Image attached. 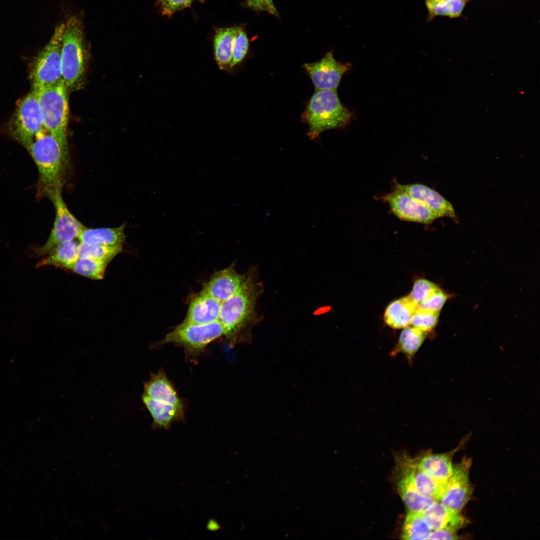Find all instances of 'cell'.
I'll return each instance as SVG.
<instances>
[{
    "instance_id": "8d00e7d4",
    "label": "cell",
    "mask_w": 540,
    "mask_h": 540,
    "mask_svg": "<svg viewBox=\"0 0 540 540\" xmlns=\"http://www.w3.org/2000/svg\"><path fill=\"white\" fill-rule=\"evenodd\" d=\"M460 538L456 532L446 529H438L432 532L428 540H456Z\"/></svg>"
},
{
    "instance_id": "e0dca14e",
    "label": "cell",
    "mask_w": 540,
    "mask_h": 540,
    "mask_svg": "<svg viewBox=\"0 0 540 540\" xmlns=\"http://www.w3.org/2000/svg\"><path fill=\"white\" fill-rule=\"evenodd\" d=\"M422 516L432 530L446 529L456 532L466 523L460 512L436 501L422 513Z\"/></svg>"
},
{
    "instance_id": "cb8c5ba5",
    "label": "cell",
    "mask_w": 540,
    "mask_h": 540,
    "mask_svg": "<svg viewBox=\"0 0 540 540\" xmlns=\"http://www.w3.org/2000/svg\"><path fill=\"white\" fill-rule=\"evenodd\" d=\"M78 244L74 240L58 246L38 262L36 267L54 266L71 270L78 258Z\"/></svg>"
},
{
    "instance_id": "44dd1931",
    "label": "cell",
    "mask_w": 540,
    "mask_h": 540,
    "mask_svg": "<svg viewBox=\"0 0 540 540\" xmlns=\"http://www.w3.org/2000/svg\"><path fill=\"white\" fill-rule=\"evenodd\" d=\"M418 305L408 296L392 302L384 314V321L390 328L400 329L410 324L412 316Z\"/></svg>"
},
{
    "instance_id": "f35d334b",
    "label": "cell",
    "mask_w": 540,
    "mask_h": 540,
    "mask_svg": "<svg viewBox=\"0 0 540 540\" xmlns=\"http://www.w3.org/2000/svg\"><path fill=\"white\" fill-rule=\"evenodd\" d=\"M432 0V1H435V2H438V1H442V0Z\"/></svg>"
},
{
    "instance_id": "83f0119b",
    "label": "cell",
    "mask_w": 540,
    "mask_h": 540,
    "mask_svg": "<svg viewBox=\"0 0 540 540\" xmlns=\"http://www.w3.org/2000/svg\"><path fill=\"white\" fill-rule=\"evenodd\" d=\"M122 251V245H88L80 243L78 257L92 258L108 264Z\"/></svg>"
},
{
    "instance_id": "d4e9b609",
    "label": "cell",
    "mask_w": 540,
    "mask_h": 540,
    "mask_svg": "<svg viewBox=\"0 0 540 540\" xmlns=\"http://www.w3.org/2000/svg\"><path fill=\"white\" fill-rule=\"evenodd\" d=\"M398 489L410 512L422 513L436 502L434 498L418 492L410 480L404 476H402L398 483Z\"/></svg>"
},
{
    "instance_id": "e575fe53",
    "label": "cell",
    "mask_w": 540,
    "mask_h": 540,
    "mask_svg": "<svg viewBox=\"0 0 540 540\" xmlns=\"http://www.w3.org/2000/svg\"><path fill=\"white\" fill-rule=\"evenodd\" d=\"M163 15L171 16L190 6L193 0H158Z\"/></svg>"
},
{
    "instance_id": "7a4b0ae2",
    "label": "cell",
    "mask_w": 540,
    "mask_h": 540,
    "mask_svg": "<svg viewBox=\"0 0 540 540\" xmlns=\"http://www.w3.org/2000/svg\"><path fill=\"white\" fill-rule=\"evenodd\" d=\"M25 148L38 168V196L49 198L56 191L62 190L68 155L57 140L44 128Z\"/></svg>"
},
{
    "instance_id": "4dcf8cb0",
    "label": "cell",
    "mask_w": 540,
    "mask_h": 540,
    "mask_svg": "<svg viewBox=\"0 0 540 540\" xmlns=\"http://www.w3.org/2000/svg\"><path fill=\"white\" fill-rule=\"evenodd\" d=\"M440 312V311H432L418 308L412 316L410 324L428 332L436 326Z\"/></svg>"
},
{
    "instance_id": "ac0fdd59",
    "label": "cell",
    "mask_w": 540,
    "mask_h": 540,
    "mask_svg": "<svg viewBox=\"0 0 540 540\" xmlns=\"http://www.w3.org/2000/svg\"><path fill=\"white\" fill-rule=\"evenodd\" d=\"M144 394L154 400L184 409L182 400L163 371L151 374L149 380L144 384Z\"/></svg>"
},
{
    "instance_id": "5bb4252c",
    "label": "cell",
    "mask_w": 540,
    "mask_h": 540,
    "mask_svg": "<svg viewBox=\"0 0 540 540\" xmlns=\"http://www.w3.org/2000/svg\"><path fill=\"white\" fill-rule=\"evenodd\" d=\"M221 302L204 290L190 296L182 324H204L218 320Z\"/></svg>"
},
{
    "instance_id": "1f68e13d",
    "label": "cell",
    "mask_w": 540,
    "mask_h": 540,
    "mask_svg": "<svg viewBox=\"0 0 540 540\" xmlns=\"http://www.w3.org/2000/svg\"><path fill=\"white\" fill-rule=\"evenodd\" d=\"M249 48L246 32L240 26L234 38L230 68L240 64L246 57Z\"/></svg>"
},
{
    "instance_id": "277c9868",
    "label": "cell",
    "mask_w": 540,
    "mask_h": 540,
    "mask_svg": "<svg viewBox=\"0 0 540 540\" xmlns=\"http://www.w3.org/2000/svg\"><path fill=\"white\" fill-rule=\"evenodd\" d=\"M68 89L63 80L52 85L33 89L38 96L44 128L57 140L67 155Z\"/></svg>"
},
{
    "instance_id": "8fae6325",
    "label": "cell",
    "mask_w": 540,
    "mask_h": 540,
    "mask_svg": "<svg viewBox=\"0 0 540 540\" xmlns=\"http://www.w3.org/2000/svg\"><path fill=\"white\" fill-rule=\"evenodd\" d=\"M383 199L387 202L393 214L402 220L430 224L440 218L427 206L396 188Z\"/></svg>"
},
{
    "instance_id": "9a60e30c",
    "label": "cell",
    "mask_w": 540,
    "mask_h": 540,
    "mask_svg": "<svg viewBox=\"0 0 540 540\" xmlns=\"http://www.w3.org/2000/svg\"><path fill=\"white\" fill-rule=\"evenodd\" d=\"M395 188L400 190L421 202L439 217H456L452 204L434 190L422 184H402L396 183Z\"/></svg>"
},
{
    "instance_id": "74e56055",
    "label": "cell",
    "mask_w": 540,
    "mask_h": 540,
    "mask_svg": "<svg viewBox=\"0 0 540 540\" xmlns=\"http://www.w3.org/2000/svg\"><path fill=\"white\" fill-rule=\"evenodd\" d=\"M222 528V527L218 522L213 518L209 520L208 522L206 528L210 531H217Z\"/></svg>"
},
{
    "instance_id": "9c48e42d",
    "label": "cell",
    "mask_w": 540,
    "mask_h": 540,
    "mask_svg": "<svg viewBox=\"0 0 540 540\" xmlns=\"http://www.w3.org/2000/svg\"><path fill=\"white\" fill-rule=\"evenodd\" d=\"M44 128L38 96L33 90L20 102L12 122L15 138L26 148Z\"/></svg>"
},
{
    "instance_id": "836d02e7",
    "label": "cell",
    "mask_w": 540,
    "mask_h": 540,
    "mask_svg": "<svg viewBox=\"0 0 540 540\" xmlns=\"http://www.w3.org/2000/svg\"><path fill=\"white\" fill-rule=\"evenodd\" d=\"M448 298V296L442 290L437 287L422 302L418 308L432 310L440 311Z\"/></svg>"
},
{
    "instance_id": "ab89813d",
    "label": "cell",
    "mask_w": 540,
    "mask_h": 540,
    "mask_svg": "<svg viewBox=\"0 0 540 540\" xmlns=\"http://www.w3.org/2000/svg\"><path fill=\"white\" fill-rule=\"evenodd\" d=\"M464 0L466 1V0Z\"/></svg>"
},
{
    "instance_id": "484cf974",
    "label": "cell",
    "mask_w": 540,
    "mask_h": 540,
    "mask_svg": "<svg viewBox=\"0 0 540 540\" xmlns=\"http://www.w3.org/2000/svg\"><path fill=\"white\" fill-rule=\"evenodd\" d=\"M427 336V332L416 328L408 326L402 332L394 352L403 353L411 360Z\"/></svg>"
},
{
    "instance_id": "30bf717a",
    "label": "cell",
    "mask_w": 540,
    "mask_h": 540,
    "mask_svg": "<svg viewBox=\"0 0 540 540\" xmlns=\"http://www.w3.org/2000/svg\"><path fill=\"white\" fill-rule=\"evenodd\" d=\"M471 460L464 458L453 466L450 476L445 482L443 492L438 500L446 506L460 512L470 499L472 488L469 480Z\"/></svg>"
},
{
    "instance_id": "f1b7e54d",
    "label": "cell",
    "mask_w": 540,
    "mask_h": 540,
    "mask_svg": "<svg viewBox=\"0 0 540 540\" xmlns=\"http://www.w3.org/2000/svg\"><path fill=\"white\" fill-rule=\"evenodd\" d=\"M108 264L92 258L78 257L71 270L84 276L99 280L104 278Z\"/></svg>"
},
{
    "instance_id": "7c38bea8",
    "label": "cell",
    "mask_w": 540,
    "mask_h": 540,
    "mask_svg": "<svg viewBox=\"0 0 540 540\" xmlns=\"http://www.w3.org/2000/svg\"><path fill=\"white\" fill-rule=\"evenodd\" d=\"M351 66L349 62H338L331 52L319 61L303 66L316 90H336L342 76Z\"/></svg>"
},
{
    "instance_id": "ba28073f",
    "label": "cell",
    "mask_w": 540,
    "mask_h": 540,
    "mask_svg": "<svg viewBox=\"0 0 540 540\" xmlns=\"http://www.w3.org/2000/svg\"><path fill=\"white\" fill-rule=\"evenodd\" d=\"M64 26V23L56 26L51 38L38 55L32 75L33 89L62 80L61 50Z\"/></svg>"
},
{
    "instance_id": "6da1fadb",
    "label": "cell",
    "mask_w": 540,
    "mask_h": 540,
    "mask_svg": "<svg viewBox=\"0 0 540 540\" xmlns=\"http://www.w3.org/2000/svg\"><path fill=\"white\" fill-rule=\"evenodd\" d=\"M257 272L256 266H250L240 289L221 302L218 321L223 326L224 336L231 346L251 342L252 328L262 320L256 306L264 292V286L258 279Z\"/></svg>"
},
{
    "instance_id": "603a6c76",
    "label": "cell",
    "mask_w": 540,
    "mask_h": 540,
    "mask_svg": "<svg viewBox=\"0 0 540 540\" xmlns=\"http://www.w3.org/2000/svg\"><path fill=\"white\" fill-rule=\"evenodd\" d=\"M239 28H218L216 31L214 39V56L222 70L230 69L234 38Z\"/></svg>"
},
{
    "instance_id": "ffe728a7",
    "label": "cell",
    "mask_w": 540,
    "mask_h": 540,
    "mask_svg": "<svg viewBox=\"0 0 540 540\" xmlns=\"http://www.w3.org/2000/svg\"><path fill=\"white\" fill-rule=\"evenodd\" d=\"M456 450V449L446 453L428 454L416 460L417 465L437 481L445 482L452 474V458Z\"/></svg>"
},
{
    "instance_id": "3957f363",
    "label": "cell",
    "mask_w": 540,
    "mask_h": 540,
    "mask_svg": "<svg viewBox=\"0 0 540 540\" xmlns=\"http://www.w3.org/2000/svg\"><path fill=\"white\" fill-rule=\"evenodd\" d=\"M352 118V113L340 101L336 90H316L302 116L312 140L326 130L344 128Z\"/></svg>"
},
{
    "instance_id": "d590c367",
    "label": "cell",
    "mask_w": 540,
    "mask_h": 540,
    "mask_svg": "<svg viewBox=\"0 0 540 540\" xmlns=\"http://www.w3.org/2000/svg\"><path fill=\"white\" fill-rule=\"evenodd\" d=\"M248 6L256 11H265L276 16L279 14L272 0H246Z\"/></svg>"
},
{
    "instance_id": "2e32d148",
    "label": "cell",
    "mask_w": 540,
    "mask_h": 540,
    "mask_svg": "<svg viewBox=\"0 0 540 540\" xmlns=\"http://www.w3.org/2000/svg\"><path fill=\"white\" fill-rule=\"evenodd\" d=\"M400 467L402 476L408 478L422 494L438 500L444 489L445 482L437 481L422 470L416 460L407 457L401 460Z\"/></svg>"
},
{
    "instance_id": "7402d4cb",
    "label": "cell",
    "mask_w": 540,
    "mask_h": 540,
    "mask_svg": "<svg viewBox=\"0 0 540 540\" xmlns=\"http://www.w3.org/2000/svg\"><path fill=\"white\" fill-rule=\"evenodd\" d=\"M124 228V224L114 228H90L84 227L78 238L80 243L88 245H122L126 238Z\"/></svg>"
},
{
    "instance_id": "60d3db41",
    "label": "cell",
    "mask_w": 540,
    "mask_h": 540,
    "mask_svg": "<svg viewBox=\"0 0 540 540\" xmlns=\"http://www.w3.org/2000/svg\"></svg>"
},
{
    "instance_id": "f546056e",
    "label": "cell",
    "mask_w": 540,
    "mask_h": 540,
    "mask_svg": "<svg viewBox=\"0 0 540 540\" xmlns=\"http://www.w3.org/2000/svg\"><path fill=\"white\" fill-rule=\"evenodd\" d=\"M464 0H445L435 2L426 0L430 16H446L450 18L458 17L465 5Z\"/></svg>"
},
{
    "instance_id": "4316f807",
    "label": "cell",
    "mask_w": 540,
    "mask_h": 540,
    "mask_svg": "<svg viewBox=\"0 0 540 540\" xmlns=\"http://www.w3.org/2000/svg\"><path fill=\"white\" fill-rule=\"evenodd\" d=\"M432 532L422 513L408 512L403 527L402 539L428 540Z\"/></svg>"
},
{
    "instance_id": "52a82bcc",
    "label": "cell",
    "mask_w": 540,
    "mask_h": 540,
    "mask_svg": "<svg viewBox=\"0 0 540 540\" xmlns=\"http://www.w3.org/2000/svg\"><path fill=\"white\" fill-rule=\"evenodd\" d=\"M48 198L54 206L55 220L46 242L32 250L35 256L47 255L58 246L74 240L85 227L68 208L62 196V190L56 191Z\"/></svg>"
},
{
    "instance_id": "8992f818",
    "label": "cell",
    "mask_w": 540,
    "mask_h": 540,
    "mask_svg": "<svg viewBox=\"0 0 540 540\" xmlns=\"http://www.w3.org/2000/svg\"><path fill=\"white\" fill-rule=\"evenodd\" d=\"M222 336H224V328L218 320L204 324L180 323L156 345L169 344L178 345L184 348L187 356L196 357L204 352L209 344Z\"/></svg>"
},
{
    "instance_id": "5b68a950",
    "label": "cell",
    "mask_w": 540,
    "mask_h": 540,
    "mask_svg": "<svg viewBox=\"0 0 540 540\" xmlns=\"http://www.w3.org/2000/svg\"><path fill=\"white\" fill-rule=\"evenodd\" d=\"M61 50L62 78L68 88H76L84 70L86 45L83 24L78 16H68L64 22Z\"/></svg>"
},
{
    "instance_id": "4fadbf2b",
    "label": "cell",
    "mask_w": 540,
    "mask_h": 540,
    "mask_svg": "<svg viewBox=\"0 0 540 540\" xmlns=\"http://www.w3.org/2000/svg\"><path fill=\"white\" fill-rule=\"evenodd\" d=\"M246 278V272L239 274L235 262L228 267L215 272L210 280L203 284L202 289L220 302L234 296L242 287Z\"/></svg>"
},
{
    "instance_id": "d6a6232c",
    "label": "cell",
    "mask_w": 540,
    "mask_h": 540,
    "mask_svg": "<svg viewBox=\"0 0 540 540\" xmlns=\"http://www.w3.org/2000/svg\"><path fill=\"white\" fill-rule=\"evenodd\" d=\"M437 287L436 285L430 280L419 279L414 282L408 296L418 306Z\"/></svg>"
},
{
    "instance_id": "d6986e66",
    "label": "cell",
    "mask_w": 540,
    "mask_h": 540,
    "mask_svg": "<svg viewBox=\"0 0 540 540\" xmlns=\"http://www.w3.org/2000/svg\"><path fill=\"white\" fill-rule=\"evenodd\" d=\"M142 400L152 417L154 428L168 430L173 422L184 418L183 408L154 400L144 394Z\"/></svg>"
}]
</instances>
